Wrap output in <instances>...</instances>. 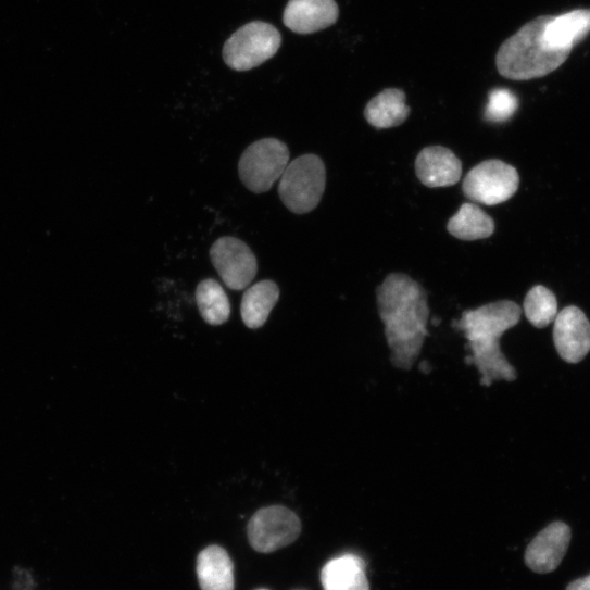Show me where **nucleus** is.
<instances>
[{"instance_id": "nucleus-7", "label": "nucleus", "mask_w": 590, "mask_h": 590, "mask_svg": "<svg viewBox=\"0 0 590 590\" xmlns=\"http://www.w3.org/2000/svg\"><path fill=\"white\" fill-rule=\"evenodd\" d=\"M519 186L517 170L497 159L486 160L468 172L463 191L468 200L486 206L503 204Z\"/></svg>"}, {"instance_id": "nucleus-9", "label": "nucleus", "mask_w": 590, "mask_h": 590, "mask_svg": "<svg viewBox=\"0 0 590 590\" xmlns=\"http://www.w3.org/2000/svg\"><path fill=\"white\" fill-rule=\"evenodd\" d=\"M211 259L219 276L231 290L247 289L258 275V260L241 240L225 237L214 243Z\"/></svg>"}, {"instance_id": "nucleus-20", "label": "nucleus", "mask_w": 590, "mask_h": 590, "mask_svg": "<svg viewBox=\"0 0 590 590\" xmlns=\"http://www.w3.org/2000/svg\"><path fill=\"white\" fill-rule=\"evenodd\" d=\"M196 302L202 317L213 326L225 324L231 314L229 298L215 279L202 281L196 289Z\"/></svg>"}, {"instance_id": "nucleus-3", "label": "nucleus", "mask_w": 590, "mask_h": 590, "mask_svg": "<svg viewBox=\"0 0 590 590\" xmlns=\"http://www.w3.org/2000/svg\"><path fill=\"white\" fill-rule=\"evenodd\" d=\"M552 16H540L523 26L507 39L497 54V67L504 78L527 81L556 71L570 51L551 49L544 41V29Z\"/></svg>"}, {"instance_id": "nucleus-5", "label": "nucleus", "mask_w": 590, "mask_h": 590, "mask_svg": "<svg viewBox=\"0 0 590 590\" xmlns=\"http://www.w3.org/2000/svg\"><path fill=\"white\" fill-rule=\"evenodd\" d=\"M281 35L271 24L253 22L240 28L224 47L225 63L234 71L248 72L274 58Z\"/></svg>"}, {"instance_id": "nucleus-13", "label": "nucleus", "mask_w": 590, "mask_h": 590, "mask_svg": "<svg viewBox=\"0 0 590 590\" xmlns=\"http://www.w3.org/2000/svg\"><path fill=\"white\" fill-rule=\"evenodd\" d=\"M416 173L420 181L430 188L449 187L461 180L463 164L449 148L431 146L418 154Z\"/></svg>"}, {"instance_id": "nucleus-11", "label": "nucleus", "mask_w": 590, "mask_h": 590, "mask_svg": "<svg viewBox=\"0 0 590 590\" xmlns=\"http://www.w3.org/2000/svg\"><path fill=\"white\" fill-rule=\"evenodd\" d=\"M570 528L563 522H554L540 531L525 552V563L535 573L555 570L569 547Z\"/></svg>"}, {"instance_id": "nucleus-24", "label": "nucleus", "mask_w": 590, "mask_h": 590, "mask_svg": "<svg viewBox=\"0 0 590 590\" xmlns=\"http://www.w3.org/2000/svg\"><path fill=\"white\" fill-rule=\"evenodd\" d=\"M259 590H268V589H259Z\"/></svg>"}, {"instance_id": "nucleus-1", "label": "nucleus", "mask_w": 590, "mask_h": 590, "mask_svg": "<svg viewBox=\"0 0 590 590\" xmlns=\"http://www.w3.org/2000/svg\"><path fill=\"white\" fill-rule=\"evenodd\" d=\"M380 319L393 366L409 371L429 336L430 307L424 287L405 274H390L376 289Z\"/></svg>"}, {"instance_id": "nucleus-19", "label": "nucleus", "mask_w": 590, "mask_h": 590, "mask_svg": "<svg viewBox=\"0 0 590 590\" xmlns=\"http://www.w3.org/2000/svg\"><path fill=\"white\" fill-rule=\"evenodd\" d=\"M495 230L493 219L475 204H464L448 224V231L459 240L477 241L490 238Z\"/></svg>"}, {"instance_id": "nucleus-12", "label": "nucleus", "mask_w": 590, "mask_h": 590, "mask_svg": "<svg viewBox=\"0 0 590 590\" xmlns=\"http://www.w3.org/2000/svg\"><path fill=\"white\" fill-rule=\"evenodd\" d=\"M339 18L335 0H289L285 26L298 35H311L334 26Z\"/></svg>"}, {"instance_id": "nucleus-10", "label": "nucleus", "mask_w": 590, "mask_h": 590, "mask_svg": "<svg viewBox=\"0 0 590 590\" xmlns=\"http://www.w3.org/2000/svg\"><path fill=\"white\" fill-rule=\"evenodd\" d=\"M553 340L558 355L567 363H579L590 351V322L576 306H567L554 319Z\"/></svg>"}, {"instance_id": "nucleus-23", "label": "nucleus", "mask_w": 590, "mask_h": 590, "mask_svg": "<svg viewBox=\"0 0 590 590\" xmlns=\"http://www.w3.org/2000/svg\"><path fill=\"white\" fill-rule=\"evenodd\" d=\"M566 590H590V575L572 581Z\"/></svg>"}, {"instance_id": "nucleus-6", "label": "nucleus", "mask_w": 590, "mask_h": 590, "mask_svg": "<svg viewBox=\"0 0 590 590\" xmlns=\"http://www.w3.org/2000/svg\"><path fill=\"white\" fill-rule=\"evenodd\" d=\"M290 152L281 140L266 138L252 143L239 162V174L248 189L268 191L280 179L289 164Z\"/></svg>"}, {"instance_id": "nucleus-8", "label": "nucleus", "mask_w": 590, "mask_h": 590, "mask_svg": "<svg viewBox=\"0 0 590 590\" xmlns=\"http://www.w3.org/2000/svg\"><path fill=\"white\" fill-rule=\"evenodd\" d=\"M301 530L298 515L280 505L258 511L248 525L250 543L261 553H272L292 544Z\"/></svg>"}, {"instance_id": "nucleus-18", "label": "nucleus", "mask_w": 590, "mask_h": 590, "mask_svg": "<svg viewBox=\"0 0 590 590\" xmlns=\"http://www.w3.org/2000/svg\"><path fill=\"white\" fill-rule=\"evenodd\" d=\"M279 298V287L272 280L260 281L248 289L241 304L244 324L252 329L264 326Z\"/></svg>"}, {"instance_id": "nucleus-21", "label": "nucleus", "mask_w": 590, "mask_h": 590, "mask_svg": "<svg viewBox=\"0 0 590 590\" xmlns=\"http://www.w3.org/2000/svg\"><path fill=\"white\" fill-rule=\"evenodd\" d=\"M524 312L532 326L545 328L558 313L554 293L543 286H535L525 298Z\"/></svg>"}, {"instance_id": "nucleus-15", "label": "nucleus", "mask_w": 590, "mask_h": 590, "mask_svg": "<svg viewBox=\"0 0 590 590\" xmlns=\"http://www.w3.org/2000/svg\"><path fill=\"white\" fill-rule=\"evenodd\" d=\"M324 590H369L366 565L356 554H343L327 562L322 569Z\"/></svg>"}, {"instance_id": "nucleus-4", "label": "nucleus", "mask_w": 590, "mask_h": 590, "mask_svg": "<svg viewBox=\"0 0 590 590\" xmlns=\"http://www.w3.org/2000/svg\"><path fill=\"white\" fill-rule=\"evenodd\" d=\"M326 187V167L315 154H304L288 164L279 183V196L293 214L304 215L321 203Z\"/></svg>"}, {"instance_id": "nucleus-17", "label": "nucleus", "mask_w": 590, "mask_h": 590, "mask_svg": "<svg viewBox=\"0 0 590 590\" xmlns=\"http://www.w3.org/2000/svg\"><path fill=\"white\" fill-rule=\"evenodd\" d=\"M590 33V11L578 10L561 16L551 17L543 38L554 50L572 51Z\"/></svg>"}, {"instance_id": "nucleus-22", "label": "nucleus", "mask_w": 590, "mask_h": 590, "mask_svg": "<svg viewBox=\"0 0 590 590\" xmlns=\"http://www.w3.org/2000/svg\"><path fill=\"white\" fill-rule=\"evenodd\" d=\"M517 97L507 89H494L489 95L485 120L491 123H505L518 110Z\"/></svg>"}, {"instance_id": "nucleus-2", "label": "nucleus", "mask_w": 590, "mask_h": 590, "mask_svg": "<svg viewBox=\"0 0 590 590\" xmlns=\"http://www.w3.org/2000/svg\"><path fill=\"white\" fill-rule=\"evenodd\" d=\"M520 317L522 309L515 302L503 300L467 310L460 321L453 323V327L468 340L472 355L465 362L477 367L482 386L517 378L515 367L501 351L500 340L504 332L519 323Z\"/></svg>"}, {"instance_id": "nucleus-16", "label": "nucleus", "mask_w": 590, "mask_h": 590, "mask_svg": "<svg viewBox=\"0 0 590 590\" xmlns=\"http://www.w3.org/2000/svg\"><path fill=\"white\" fill-rule=\"evenodd\" d=\"M406 104V93L401 89H385L374 97L365 106L364 117L377 129L401 126L411 114Z\"/></svg>"}, {"instance_id": "nucleus-14", "label": "nucleus", "mask_w": 590, "mask_h": 590, "mask_svg": "<svg viewBox=\"0 0 590 590\" xmlns=\"http://www.w3.org/2000/svg\"><path fill=\"white\" fill-rule=\"evenodd\" d=\"M197 577L202 590H235V564L228 552L211 545L197 557Z\"/></svg>"}]
</instances>
